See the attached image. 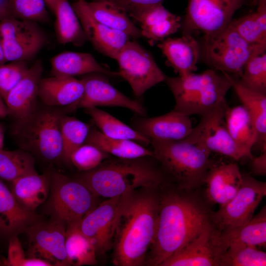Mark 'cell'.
Masks as SVG:
<instances>
[{"mask_svg": "<svg viewBox=\"0 0 266 266\" xmlns=\"http://www.w3.org/2000/svg\"><path fill=\"white\" fill-rule=\"evenodd\" d=\"M166 184L159 192L156 233L145 263L149 266H160L212 222L210 204L198 189H165Z\"/></svg>", "mask_w": 266, "mask_h": 266, "instance_id": "1", "label": "cell"}, {"mask_svg": "<svg viewBox=\"0 0 266 266\" xmlns=\"http://www.w3.org/2000/svg\"><path fill=\"white\" fill-rule=\"evenodd\" d=\"M159 189L129 194L114 233L112 263L116 266H139L146 263L155 237L159 211Z\"/></svg>", "mask_w": 266, "mask_h": 266, "instance_id": "2", "label": "cell"}, {"mask_svg": "<svg viewBox=\"0 0 266 266\" xmlns=\"http://www.w3.org/2000/svg\"><path fill=\"white\" fill-rule=\"evenodd\" d=\"M144 157L104 161L76 178L97 197L106 199L132 194L139 188H161L169 180L161 167H156Z\"/></svg>", "mask_w": 266, "mask_h": 266, "instance_id": "3", "label": "cell"}, {"mask_svg": "<svg viewBox=\"0 0 266 266\" xmlns=\"http://www.w3.org/2000/svg\"><path fill=\"white\" fill-rule=\"evenodd\" d=\"M150 140L154 157L169 181L187 190H197L204 185L212 166L210 152L206 148L186 138Z\"/></svg>", "mask_w": 266, "mask_h": 266, "instance_id": "4", "label": "cell"}, {"mask_svg": "<svg viewBox=\"0 0 266 266\" xmlns=\"http://www.w3.org/2000/svg\"><path fill=\"white\" fill-rule=\"evenodd\" d=\"M165 82L175 101L174 110L188 116H202L226 101L232 85L225 72L213 69L184 76H166Z\"/></svg>", "mask_w": 266, "mask_h": 266, "instance_id": "5", "label": "cell"}, {"mask_svg": "<svg viewBox=\"0 0 266 266\" xmlns=\"http://www.w3.org/2000/svg\"><path fill=\"white\" fill-rule=\"evenodd\" d=\"M57 107L37 105L30 115L14 121L11 134L20 149L48 163L62 161L60 124L65 114Z\"/></svg>", "mask_w": 266, "mask_h": 266, "instance_id": "6", "label": "cell"}, {"mask_svg": "<svg viewBox=\"0 0 266 266\" xmlns=\"http://www.w3.org/2000/svg\"><path fill=\"white\" fill-rule=\"evenodd\" d=\"M200 50V58L211 69L238 77L248 60L266 52V47L247 42L230 23L215 33L203 35Z\"/></svg>", "mask_w": 266, "mask_h": 266, "instance_id": "7", "label": "cell"}, {"mask_svg": "<svg viewBox=\"0 0 266 266\" xmlns=\"http://www.w3.org/2000/svg\"><path fill=\"white\" fill-rule=\"evenodd\" d=\"M49 193L50 212L66 226L80 222L95 207L97 196L76 178L60 172L50 173Z\"/></svg>", "mask_w": 266, "mask_h": 266, "instance_id": "8", "label": "cell"}, {"mask_svg": "<svg viewBox=\"0 0 266 266\" xmlns=\"http://www.w3.org/2000/svg\"><path fill=\"white\" fill-rule=\"evenodd\" d=\"M48 42L38 23L12 17L0 21V42L6 62L31 60Z\"/></svg>", "mask_w": 266, "mask_h": 266, "instance_id": "9", "label": "cell"}, {"mask_svg": "<svg viewBox=\"0 0 266 266\" xmlns=\"http://www.w3.org/2000/svg\"><path fill=\"white\" fill-rule=\"evenodd\" d=\"M246 0H188L186 13L181 21L183 34L200 33L203 35L215 33L233 20L236 11Z\"/></svg>", "mask_w": 266, "mask_h": 266, "instance_id": "10", "label": "cell"}, {"mask_svg": "<svg viewBox=\"0 0 266 266\" xmlns=\"http://www.w3.org/2000/svg\"><path fill=\"white\" fill-rule=\"evenodd\" d=\"M116 60L119 67L118 75L129 83L138 97L151 87L165 81L166 76L151 54L135 41L129 40Z\"/></svg>", "mask_w": 266, "mask_h": 266, "instance_id": "11", "label": "cell"}, {"mask_svg": "<svg viewBox=\"0 0 266 266\" xmlns=\"http://www.w3.org/2000/svg\"><path fill=\"white\" fill-rule=\"evenodd\" d=\"M266 195V183L242 174L241 185L234 196L212 212L213 224L222 232L236 229L248 222Z\"/></svg>", "mask_w": 266, "mask_h": 266, "instance_id": "12", "label": "cell"}, {"mask_svg": "<svg viewBox=\"0 0 266 266\" xmlns=\"http://www.w3.org/2000/svg\"><path fill=\"white\" fill-rule=\"evenodd\" d=\"M229 246L226 234L211 223L160 266H220Z\"/></svg>", "mask_w": 266, "mask_h": 266, "instance_id": "13", "label": "cell"}, {"mask_svg": "<svg viewBox=\"0 0 266 266\" xmlns=\"http://www.w3.org/2000/svg\"><path fill=\"white\" fill-rule=\"evenodd\" d=\"M228 106L226 101L201 116L198 124L186 138L202 146L210 153L215 152L236 161L249 158L234 142L227 129L225 114Z\"/></svg>", "mask_w": 266, "mask_h": 266, "instance_id": "14", "label": "cell"}, {"mask_svg": "<svg viewBox=\"0 0 266 266\" xmlns=\"http://www.w3.org/2000/svg\"><path fill=\"white\" fill-rule=\"evenodd\" d=\"M129 195L107 199L80 221V229L92 242L97 255L105 253L112 247L118 219Z\"/></svg>", "mask_w": 266, "mask_h": 266, "instance_id": "15", "label": "cell"}, {"mask_svg": "<svg viewBox=\"0 0 266 266\" xmlns=\"http://www.w3.org/2000/svg\"><path fill=\"white\" fill-rule=\"evenodd\" d=\"M66 225L52 217L37 220L25 232L28 239L29 257L38 258L52 266H69L65 248Z\"/></svg>", "mask_w": 266, "mask_h": 266, "instance_id": "16", "label": "cell"}, {"mask_svg": "<svg viewBox=\"0 0 266 266\" xmlns=\"http://www.w3.org/2000/svg\"><path fill=\"white\" fill-rule=\"evenodd\" d=\"M101 74L84 75L81 79L84 85L83 93L76 102L68 106V110L98 106H120L127 108L140 116L146 115V109L140 102L121 93Z\"/></svg>", "mask_w": 266, "mask_h": 266, "instance_id": "17", "label": "cell"}, {"mask_svg": "<svg viewBox=\"0 0 266 266\" xmlns=\"http://www.w3.org/2000/svg\"><path fill=\"white\" fill-rule=\"evenodd\" d=\"M72 6L80 21L87 40L97 50L116 60L130 37L96 20L91 14L86 0H76Z\"/></svg>", "mask_w": 266, "mask_h": 266, "instance_id": "18", "label": "cell"}, {"mask_svg": "<svg viewBox=\"0 0 266 266\" xmlns=\"http://www.w3.org/2000/svg\"><path fill=\"white\" fill-rule=\"evenodd\" d=\"M43 71L42 61L36 60L5 97L7 116L14 121L30 115L36 108L39 85Z\"/></svg>", "mask_w": 266, "mask_h": 266, "instance_id": "19", "label": "cell"}, {"mask_svg": "<svg viewBox=\"0 0 266 266\" xmlns=\"http://www.w3.org/2000/svg\"><path fill=\"white\" fill-rule=\"evenodd\" d=\"M134 129L151 139L177 141L186 138L193 127L189 116L174 109L157 117L134 120Z\"/></svg>", "mask_w": 266, "mask_h": 266, "instance_id": "20", "label": "cell"}, {"mask_svg": "<svg viewBox=\"0 0 266 266\" xmlns=\"http://www.w3.org/2000/svg\"><path fill=\"white\" fill-rule=\"evenodd\" d=\"M128 15L140 24L142 36L148 39L151 44L174 33L181 26V17L169 11L162 3L146 7Z\"/></svg>", "mask_w": 266, "mask_h": 266, "instance_id": "21", "label": "cell"}, {"mask_svg": "<svg viewBox=\"0 0 266 266\" xmlns=\"http://www.w3.org/2000/svg\"><path fill=\"white\" fill-rule=\"evenodd\" d=\"M242 182V174L236 163L212 166L206 175L204 197L209 204L222 205L236 194Z\"/></svg>", "mask_w": 266, "mask_h": 266, "instance_id": "22", "label": "cell"}, {"mask_svg": "<svg viewBox=\"0 0 266 266\" xmlns=\"http://www.w3.org/2000/svg\"><path fill=\"white\" fill-rule=\"evenodd\" d=\"M158 47L178 76H186L197 69V64L200 55V44L192 35L167 37L161 41Z\"/></svg>", "mask_w": 266, "mask_h": 266, "instance_id": "23", "label": "cell"}, {"mask_svg": "<svg viewBox=\"0 0 266 266\" xmlns=\"http://www.w3.org/2000/svg\"><path fill=\"white\" fill-rule=\"evenodd\" d=\"M83 92L84 85L81 79L52 76L40 80L38 97L48 106H69L81 98Z\"/></svg>", "mask_w": 266, "mask_h": 266, "instance_id": "24", "label": "cell"}, {"mask_svg": "<svg viewBox=\"0 0 266 266\" xmlns=\"http://www.w3.org/2000/svg\"><path fill=\"white\" fill-rule=\"evenodd\" d=\"M50 173L23 176L11 182L10 191L25 210L34 212L47 200L50 192Z\"/></svg>", "mask_w": 266, "mask_h": 266, "instance_id": "25", "label": "cell"}, {"mask_svg": "<svg viewBox=\"0 0 266 266\" xmlns=\"http://www.w3.org/2000/svg\"><path fill=\"white\" fill-rule=\"evenodd\" d=\"M52 76L74 77L92 73L119 76L118 72L105 68L89 53L65 51L52 58Z\"/></svg>", "mask_w": 266, "mask_h": 266, "instance_id": "26", "label": "cell"}, {"mask_svg": "<svg viewBox=\"0 0 266 266\" xmlns=\"http://www.w3.org/2000/svg\"><path fill=\"white\" fill-rule=\"evenodd\" d=\"M226 73L231 82L232 88L253 120L256 132L254 146L261 152L266 151V94L244 87L237 78Z\"/></svg>", "mask_w": 266, "mask_h": 266, "instance_id": "27", "label": "cell"}, {"mask_svg": "<svg viewBox=\"0 0 266 266\" xmlns=\"http://www.w3.org/2000/svg\"><path fill=\"white\" fill-rule=\"evenodd\" d=\"M0 218L2 233L11 236L25 232L38 220L34 212L24 209L18 203L10 189L0 179Z\"/></svg>", "mask_w": 266, "mask_h": 266, "instance_id": "28", "label": "cell"}, {"mask_svg": "<svg viewBox=\"0 0 266 266\" xmlns=\"http://www.w3.org/2000/svg\"><path fill=\"white\" fill-rule=\"evenodd\" d=\"M225 119L231 136L251 159L253 157L251 151L256 138L255 125L251 114L242 104L231 107L228 106Z\"/></svg>", "mask_w": 266, "mask_h": 266, "instance_id": "29", "label": "cell"}, {"mask_svg": "<svg viewBox=\"0 0 266 266\" xmlns=\"http://www.w3.org/2000/svg\"><path fill=\"white\" fill-rule=\"evenodd\" d=\"M53 13L58 42L81 46L87 39L80 21L68 0H56Z\"/></svg>", "mask_w": 266, "mask_h": 266, "instance_id": "30", "label": "cell"}, {"mask_svg": "<svg viewBox=\"0 0 266 266\" xmlns=\"http://www.w3.org/2000/svg\"><path fill=\"white\" fill-rule=\"evenodd\" d=\"M85 143L94 145L107 154L119 159L154 157L152 150L139 143L132 140L108 137L95 128L91 127Z\"/></svg>", "mask_w": 266, "mask_h": 266, "instance_id": "31", "label": "cell"}, {"mask_svg": "<svg viewBox=\"0 0 266 266\" xmlns=\"http://www.w3.org/2000/svg\"><path fill=\"white\" fill-rule=\"evenodd\" d=\"M87 4L93 17L100 23L130 37L142 36L140 29L133 23L128 14L111 3L103 0H94L87 1Z\"/></svg>", "mask_w": 266, "mask_h": 266, "instance_id": "32", "label": "cell"}, {"mask_svg": "<svg viewBox=\"0 0 266 266\" xmlns=\"http://www.w3.org/2000/svg\"><path fill=\"white\" fill-rule=\"evenodd\" d=\"M80 222L66 226L65 248L68 265L74 266L96 265L97 263L96 248L80 230Z\"/></svg>", "mask_w": 266, "mask_h": 266, "instance_id": "33", "label": "cell"}, {"mask_svg": "<svg viewBox=\"0 0 266 266\" xmlns=\"http://www.w3.org/2000/svg\"><path fill=\"white\" fill-rule=\"evenodd\" d=\"M255 11L230 23L239 34L250 44L266 47V0H256Z\"/></svg>", "mask_w": 266, "mask_h": 266, "instance_id": "34", "label": "cell"}, {"mask_svg": "<svg viewBox=\"0 0 266 266\" xmlns=\"http://www.w3.org/2000/svg\"><path fill=\"white\" fill-rule=\"evenodd\" d=\"M86 113L105 136L116 139H129L148 145L150 139L134 129L119 120L108 113L97 107L86 108Z\"/></svg>", "mask_w": 266, "mask_h": 266, "instance_id": "35", "label": "cell"}, {"mask_svg": "<svg viewBox=\"0 0 266 266\" xmlns=\"http://www.w3.org/2000/svg\"><path fill=\"white\" fill-rule=\"evenodd\" d=\"M227 235L230 245H243L257 248L266 246V208L246 223L234 230L223 232Z\"/></svg>", "mask_w": 266, "mask_h": 266, "instance_id": "36", "label": "cell"}, {"mask_svg": "<svg viewBox=\"0 0 266 266\" xmlns=\"http://www.w3.org/2000/svg\"><path fill=\"white\" fill-rule=\"evenodd\" d=\"M37 173L34 156L22 149L0 151V179L9 182Z\"/></svg>", "mask_w": 266, "mask_h": 266, "instance_id": "37", "label": "cell"}, {"mask_svg": "<svg viewBox=\"0 0 266 266\" xmlns=\"http://www.w3.org/2000/svg\"><path fill=\"white\" fill-rule=\"evenodd\" d=\"M60 128L63 145L62 161L68 164L71 153L85 143L91 126L65 114L61 120Z\"/></svg>", "mask_w": 266, "mask_h": 266, "instance_id": "38", "label": "cell"}, {"mask_svg": "<svg viewBox=\"0 0 266 266\" xmlns=\"http://www.w3.org/2000/svg\"><path fill=\"white\" fill-rule=\"evenodd\" d=\"M237 79L244 87L266 94V52L251 57Z\"/></svg>", "mask_w": 266, "mask_h": 266, "instance_id": "39", "label": "cell"}, {"mask_svg": "<svg viewBox=\"0 0 266 266\" xmlns=\"http://www.w3.org/2000/svg\"><path fill=\"white\" fill-rule=\"evenodd\" d=\"M266 253L259 248L243 245H230L220 266H265Z\"/></svg>", "mask_w": 266, "mask_h": 266, "instance_id": "40", "label": "cell"}, {"mask_svg": "<svg viewBox=\"0 0 266 266\" xmlns=\"http://www.w3.org/2000/svg\"><path fill=\"white\" fill-rule=\"evenodd\" d=\"M46 6L44 0H10L12 17L36 23L49 20Z\"/></svg>", "mask_w": 266, "mask_h": 266, "instance_id": "41", "label": "cell"}, {"mask_svg": "<svg viewBox=\"0 0 266 266\" xmlns=\"http://www.w3.org/2000/svg\"><path fill=\"white\" fill-rule=\"evenodd\" d=\"M108 158L109 154L95 145L84 143L71 153L70 163L84 172L97 167Z\"/></svg>", "mask_w": 266, "mask_h": 266, "instance_id": "42", "label": "cell"}, {"mask_svg": "<svg viewBox=\"0 0 266 266\" xmlns=\"http://www.w3.org/2000/svg\"><path fill=\"white\" fill-rule=\"evenodd\" d=\"M29 68L27 62L24 61L0 65V95L4 100L8 93L24 77Z\"/></svg>", "mask_w": 266, "mask_h": 266, "instance_id": "43", "label": "cell"}, {"mask_svg": "<svg viewBox=\"0 0 266 266\" xmlns=\"http://www.w3.org/2000/svg\"><path fill=\"white\" fill-rule=\"evenodd\" d=\"M26 258L18 235L11 236L8 245L7 257L4 264L9 266H22Z\"/></svg>", "mask_w": 266, "mask_h": 266, "instance_id": "44", "label": "cell"}, {"mask_svg": "<svg viewBox=\"0 0 266 266\" xmlns=\"http://www.w3.org/2000/svg\"><path fill=\"white\" fill-rule=\"evenodd\" d=\"M111 3L126 12L128 15L142 8L159 3L164 0H103Z\"/></svg>", "mask_w": 266, "mask_h": 266, "instance_id": "45", "label": "cell"}, {"mask_svg": "<svg viewBox=\"0 0 266 266\" xmlns=\"http://www.w3.org/2000/svg\"><path fill=\"white\" fill-rule=\"evenodd\" d=\"M250 164L252 172L255 175L265 176L266 175V151L261 152L256 157H253Z\"/></svg>", "mask_w": 266, "mask_h": 266, "instance_id": "46", "label": "cell"}, {"mask_svg": "<svg viewBox=\"0 0 266 266\" xmlns=\"http://www.w3.org/2000/svg\"><path fill=\"white\" fill-rule=\"evenodd\" d=\"M52 265L47 261L34 257L26 258L22 266H51Z\"/></svg>", "mask_w": 266, "mask_h": 266, "instance_id": "47", "label": "cell"}, {"mask_svg": "<svg viewBox=\"0 0 266 266\" xmlns=\"http://www.w3.org/2000/svg\"><path fill=\"white\" fill-rule=\"evenodd\" d=\"M11 17L10 0H0V21Z\"/></svg>", "mask_w": 266, "mask_h": 266, "instance_id": "48", "label": "cell"}, {"mask_svg": "<svg viewBox=\"0 0 266 266\" xmlns=\"http://www.w3.org/2000/svg\"><path fill=\"white\" fill-rule=\"evenodd\" d=\"M7 116V108L4 100L0 95V118H4Z\"/></svg>", "mask_w": 266, "mask_h": 266, "instance_id": "49", "label": "cell"}, {"mask_svg": "<svg viewBox=\"0 0 266 266\" xmlns=\"http://www.w3.org/2000/svg\"><path fill=\"white\" fill-rule=\"evenodd\" d=\"M4 129L0 123V151L3 149L4 142Z\"/></svg>", "mask_w": 266, "mask_h": 266, "instance_id": "50", "label": "cell"}, {"mask_svg": "<svg viewBox=\"0 0 266 266\" xmlns=\"http://www.w3.org/2000/svg\"><path fill=\"white\" fill-rule=\"evenodd\" d=\"M56 0H44L47 6L53 13Z\"/></svg>", "mask_w": 266, "mask_h": 266, "instance_id": "51", "label": "cell"}, {"mask_svg": "<svg viewBox=\"0 0 266 266\" xmlns=\"http://www.w3.org/2000/svg\"><path fill=\"white\" fill-rule=\"evenodd\" d=\"M6 62V61L0 42V65L4 64Z\"/></svg>", "mask_w": 266, "mask_h": 266, "instance_id": "52", "label": "cell"}, {"mask_svg": "<svg viewBox=\"0 0 266 266\" xmlns=\"http://www.w3.org/2000/svg\"><path fill=\"white\" fill-rule=\"evenodd\" d=\"M3 229V224L2 223V221L0 218V231L2 233Z\"/></svg>", "mask_w": 266, "mask_h": 266, "instance_id": "53", "label": "cell"}]
</instances>
